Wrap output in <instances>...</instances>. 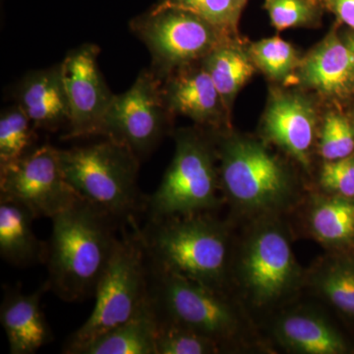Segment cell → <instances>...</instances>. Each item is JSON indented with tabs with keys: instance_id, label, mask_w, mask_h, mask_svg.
I'll list each match as a JSON object with an SVG mask.
<instances>
[{
	"instance_id": "d6a6232c",
	"label": "cell",
	"mask_w": 354,
	"mask_h": 354,
	"mask_svg": "<svg viewBox=\"0 0 354 354\" xmlns=\"http://www.w3.org/2000/svg\"><path fill=\"white\" fill-rule=\"evenodd\" d=\"M244 1L247 2V1H248V0H244Z\"/></svg>"
},
{
	"instance_id": "7402d4cb",
	"label": "cell",
	"mask_w": 354,
	"mask_h": 354,
	"mask_svg": "<svg viewBox=\"0 0 354 354\" xmlns=\"http://www.w3.org/2000/svg\"><path fill=\"white\" fill-rule=\"evenodd\" d=\"M202 64L211 76L228 111L239 91L257 71L241 39H230L209 53Z\"/></svg>"
},
{
	"instance_id": "484cf974",
	"label": "cell",
	"mask_w": 354,
	"mask_h": 354,
	"mask_svg": "<svg viewBox=\"0 0 354 354\" xmlns=\"http://www.w3.org/2000/svg\"><path fill=\"white\" fill-rule=\"evenodd\" d=\"M244 0H160L156 6L176 7L201 16L234 38L239 37V25Z\"/></svg>"
},
{
	"instance_id": "d6986e66",
	"label": "cell",
	"mask_w": 354,
	"mask_h": 354,
	"mask_svg": "<svg viewBox=\"0 0 354 354\" xmlns=\"http://www.w3.org/2000/svg\"><path fill=\"white\" fill-rule=\"evenodd\" d=\"M35 216L18 203L0 199V255L15 267L46 263L48 242L32 232Z\"/></svg>"
},
{
	"instance_id": "9c48e42d",
	"label": "cell",
	"mask_w": 354,
	"mask_h": 354,
	"mask_svg": "<svg viewBox=\"0 0 354 354\" xmlns=\"http://www.w3.org/2000/svg\"><path fill=\"white\" fill-rule=\"evenodd\" d=\"M162 81L144 70L127 92L114 95L100 136L128 147L140 158L155 150L171 129L172 116Z\"/></svg>"
},
{
	"instance_id": "7a4b0ae2",
	"label": "cell",
	"mask_w": 354,
	"mask_h": 354,
	"mask_svg": "<svg viewBox=\"0 0 354 354\" xmlns=\"http://www.w3.org/2000/svg\"><path fill=\"white\" fill-rule=\"evenodd\" d=\"M140 230L153 264L225 292L232 263L223 223L197 213L149 220Z\"/></svg>"
},
{
	"instance_id": "8fae6325",
	"label": "cell",
	"mask_w": 354,
	"mask_h": 354,
	"mask_svg": "<svg viewBox=\"0 0 354 354\" xmlns=\"http://www.w3.org/2000/svg\"><path fill=\"white\" fill-rule=\"evenodd\" d=\"M0 199L22 205L36 218H53L82 198L65 180L59 149L43 145L0 165Z\"/></svg>"
},
{
	"instance_id": "7c38bea8",
	"label": "cell",
	"mask_w": 354,
	"mask_h": 354,
	"mask_svg": "<svg viewBox=\"0 0 354 354\" xmlns=\"http://www.w3.org/2000/svg\"><path fill=\"white\" fill-rule=\"evenodd\" d=\"M100 51L97 44H84L69 51L62 62L71 113L62 139L100 136L114 97L100 71Z\"/></svg>"
},
{
	"instance_id": "9a60e30c",
	"label": "cell",
	"mask_w": 354,
	"mask_h": 354,
	"mask_svg": "<svg viewBox=\"0 0 354 354\" xmlns=\"http://www.w3.org/2000/svg\"><path fill=\"white\" fill-rule=\"evenodd\" d=\"M293 80L327 101H346L354 94V53L332 31L301 58Z\"/></svg>"
},
{
	"instance_id": "6da1fadb",
	"label": "cell",
	"mask_w": 354,
	"mask_h": 354,
	"mask_svg": "<svg viewBox=\"0 0 354 354\" xmlns=\"http://www.w3.org/2000/svg\"><path fill=\"white\" fill-rule=\"evenodd\" d=\"M50 220L48 290L69 304L95 297L118 243L116 221L84 199Z\"/></svg>"
},
{
	"instance_id": "1f68e13d",
	"label": "cell",
	"mask_w": 354,
	"mask_h": 354,
	"mask_svg": "<svg viewBox=\"0 0 354 354\" xmlns=\"http://www.w3.org/2000/svg\"><path fill=\"white\" fill-rule=\"evenodd\" d=\"M346 44L351 48V50L354 53V34L351 35V36L348 37L346 41Z\"/></svg>"
},
{
	"instance_id": "2e32d148",
	"label": "cell",
	"mask_w": 354,
	"mask_h": 354,
	"mask_svg": "<svg viewBox=\"0 0 354 354\" xmlns=\"http://www.w3.org/2000/svg\"><path fill=\"white\" fill-rule=\"evenodd\" d=\"M14 99L36 129L55 132L68 128L71 113L62 62L28 73L16 87Z\"/></svg>"
},
{
	"instance_id": "52a82bcc",
	"label": "cell",
	"mask_w": 354,
	"mask_h": 354,
	"mask_svg": "<svg viewBox=\"0 0 354 354\" xmlns=\"http://www.w3.org/2000/svg\"><path fill=\"white\" fill-rule=\"evenodd\" d=\"M150 262L151 300L160 324L178 326L215 341L221 349L241 334L239 310L218 291Z\"/></svg>"
},
{
	"instance_id": "4316f807",
	"label": "cell",
	"mask_w": 354,
	"mask_h": 354,
	"mask_svg": "<svg viewBox=\"0 0 354 354\" xmlns=\"http://www.w3.org/2000/svg\"><path fill=\"white\" fill-rule=\"evenodd\" d=\"M264 8L278 32L295 28H318L325 9L317 0H264Z\"/></svg>"
},
{
	"instance_id": "ac0fdd59",
	"label": "cell",
	"mask_w": 354,
	"mask_h": 354,
	"mask_svg": "<svg viewBox=\"0 0 354 354\" xmlns=\"http://www.w3.org/2000/svg\"><path fill=\"white\" fill-rule=\"evenodd\" d=\"M274 335L281 346L295 353L342 354L349 349L327 319L308 310H295L279 317Z\"/></svg>"
},
{
	"instance_id": "277c9868",
	"label": "cell",
	"mask_w": 354,
	"mask_h": 354,
	"mask_svg": "<svg viewBox=\"0 0 354 354\" xmlns=\"http://www.w3.org/2000/svg\"><path fill=\"white\" fill-rule=\"evenodd\" d=\"M123 232L95 295L87 321L71 335L64 353L79 354L85 346L136 315L151 299L150 262L136 221Z\"/></svg>"
},
{
	"instance_id": "3957f363",
	"label": "cell",
	"mask_w": 354,
	"mask_h": 354,
	"mask_svg": "<svg viewBox=\"0 0 354 354\" xmlns=\"http://www.w3.org/2000/svg\"><path fill=\"white\" fill-rule=\"evenodd\" d=\"M65 180L85 200L114 221H135L145 209L140 194V158L128 147L106 138L92 145L59 149Z\"/></svg>"
},
{
	"instance_id": "603a6c76",
	"label": "cell",
	"mask_w": 354,
	"mask_h": 354,
	"mask_svg": "<svg viewBox=\"0 0 354 354\" xmlns=\"http://www.w3.org/2000/svg\"><path fill=\"white\" fill-rule=\"evenodd\" d=\"M321 295L342 315L354 320V259L344 254L325 261L314 277Z\"/></svg>"
},
{
	"instance_id": "ffe728a7",
	"label": "cell",
	"mask_w": 354,
	"mask_h": 354,
	"mask_svg": "<svg viewBox=\"0 0 354 354\" xmlns=\"http://www.w3.org/2000/svg\"><path fill=\"white\" fill-rule=\"evenodd\" d=\"M160 330L152 300L127 322L95 339L79 354H157Z\"/></svg>"
},
{
	"instance_id": "5b68a950",
	"label": "cell",
	"mask_w": 354,
	"mask_h": 354,
	"mask_svg": "<svg viewBox=\"0 0 354 354\" xmlns=\"http://www.w3.org/2000/svg\"><path fill=\"white\" fill-rule=\"evenodd\" d=\"M221 136L215 143L220 186L234 207L257 216L286 208L295 193L288 167L257 140Z\"/></svg>"
},
{
	"instance_id": "f546056e",
	"label": "cell",
	"mask_w": 354,
	"mask_h": 354,
	"mask_svg": "<svg viewBox=\"0 0 354 354\" xmlns=\"http://www.w3.org/2000/svg\"><path fill=\"white\" fill-rule=\"evenodd\" d=\"M320 184L330 195L354 198V155L325 160L320 171Z\"/></svg>"
},
{
	"instance_id": "e0dca14e",
	"label": "cell",
	"mask_w": 354,
	"mask_h": 354,
	"mask_svg": "<svg viewBox=\"0 0 354 354\" xmlns=\"http://www.w3.org/2000/svg\"><path fill=\"white\" fill-rule=\"evenodd\" d=\"M46 283L25 295L19 290L6 293L0 307V322L6 330L11 354H32L53 341V335L41 306Z\"/></svg>"
},
{
	"instance_id": "5bb4252c",
	"label": "cell",
	"mask_w": 354,
	"mask_h": 354,
	"mask_svg": "<svg viewBox=\"0 0 354 354\" xmlns=\"http://www.w3.org/2000/svg\"><path fill=\"white\" fill-rule=\"evenodd\" d=\"M162 87L172 113L213 132L230 123V113L202 62L176 70L162 81Z\"/></svg>"
},
{
	"instance_id": "83f0119b",
	"label": "cell",
	"mask_w": 354,
	"mask_h": 354,
	"mask_svg": "<svg viewBox=\"0 0 354 354\" xmlns=\"http://www.w3.org/2000/svg\"><path fill=\"white\" fill-rule=\"evenodd\" d=\"M319 153L324 160H337L354 155V125L341 111L324 116L318 135Z\"/></svg>"
},
{
	"instance_id": "44dd1931",
	"label": "cell",
	"mask_w": 354,
	"mask_h": 354,
	"mask_svg": "<svg viewBox=\"0 0 354 354\" xmlns=\"http://www.w3.org/2000/svg\"><path fill=\"white\" fill-rule=\"evenodd\" d=\"M310 232L329 248L348 252L354 249V198L329 195L318 198L309 212Z\"/></svg>"
},
{
	"instance_id": "8992f818",
	"label": "cell",
	"mask_w": 354,
	"mask_h": 354,
	"mask_svg": "<svg viewBox=\"0 0 354 354\" xmlns=\"http://www.w3.org/2000/svg\"><path fill=\"white\" fill-rule=\"evenodd\" d=\"M176 153L156 192L145 200L149 220L205 213L218 204L216 144L201 131L174 133Z\"/></svg>"
},
{
	"instance_id": "d4e9b609",
	"label": "cell",
	"mask_w": 354,
	"mask_h": 354,
	"mask_svg": "<svg viewBox=\"0 0 354 354\" xmlns=\"http://www.w3.org/2000/svg\"><path fill=\"white\" fill-rule=\"evenodd\" d=\"M36 127L17 104L0 116V165L9 164L31 152L37 139Z\"/></svg>"
},
{
	"instance_id": "cb8c5ba5",
	"label": "cell",
	"mask_w": 354,
	"mask_h": 354,
	"mask_svg": "<svg viewBox=\"0 0 354 354\" xmlns=\"http://www.w3.org/2000/svg\"><path fill=\"white\" fill-rule=\"evenodd\" d=\"M246 50L256 69L272 82L290 83L301 62L292 44L279 37L260 39Z\"/></svg>"
},
{
	"instance_id": "f1b7e54d",
	"label": "cell",
	"mask_w": 354,
	"mask_h": 354,
	"mask_svg": "<svg viewBox=\"0 0 354 354\" xmlns=\"http://www.w3.org/2000/svg\"><path fill=\"white\" fill-rule=\"evenodd\" d=\"M221 346L213 339L178 326L160 323L157 354H215Z\"/></svg>"
},
{
	"instance_id": "4fadbf2b",
	"label": "cell",
	"mask_w": 354,
	"mask_h": 354,
	"mask_svg": "<svg viewBox=\"0 0 354 354\" xmlns=\"http://www.w3.org/2000/svg\"><path fill=\"white\" fill-rule=\"evenodd\" d=\"M263 135L308 169L319 135L315 102L302 92L272 91L266 106Z\"/></svg>"
},
{
	"instance_id": "30bf717a",
	"label": "cell",
	"mask_w": 354,
	"mask_h": 354,
	"mask_svg": "<svg viewBox=\"0 0 354 354\" xmlns=\"http://www.w3.org/2000/svg\"><path fill=\"white\" fill-rule=\"evenodd\" d=\"M235 269L249 299L257 306L283 299L295 290L300 279L288 234L272 221L260 223L248 235Z\"/></svg>"
},
{
	"instance_id": "4dcf8cb0",
	"label": "cell",
	"mask_w": 354,
	"mask_h": 354,
	"mask_svg": "<svg viewBox=\"0 0 354 354\" xmlns=\"http://www.w3.org/2000/svg\"><path fill=\"white\" fill-rule=\"evenodd\" d=\"M325 11L334 14L342 24L354 31V0H317Z\"/></svg>"
},
{
	"instance_id": "ba28073f",
	"label": "cell",
	"mask_w": 354,
	"mask_h": 354,
	"mask_svg": "<svg viewBox=\"0 0 354 354\" xmlns=\"http://www.w3.org/2000/svg\"><path fill=\"white\" fill-rule=\"evenodd\" d=\"M130 29L150 51V70L160 81L176 70L202 62L225 41L241 39L201 16L176 7L155 6L133 19Z\"/></svg>"
}]
</instances>
